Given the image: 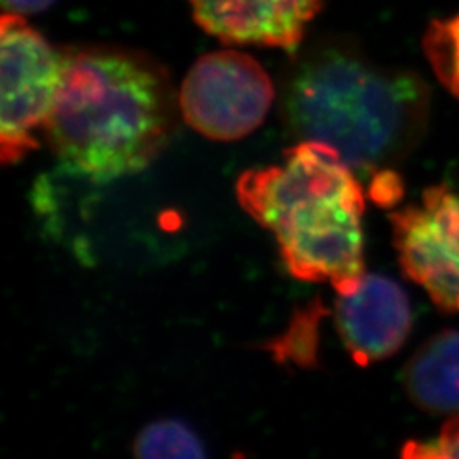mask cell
<instances>
[{
    "label": "cell",
    "instance_id": "obj_1",
    "mask_svg": "<svg viewBox=\"0 0 459 459\" xmlns=\"http://www.w3.org/2000/svg\"><path fill=\"white\" fill-rule=\"evenodd\" d=\"M279 113L296 142L324 143L349 167L373 172L422 143L430 89L415 72L381 65L351 39L322 38L290 62Z\"/></svg>",
    "mask_w": 459,
    "mask_h": 459
},
{
    "label": "cell",
    "instance_id": "obj_2",
    "mask_svg": "<svg viewBox=\"0 0 459 459\" xmlns=\"http://www.w3.org/2000/svg\"><path fill=\"white\" fill-rule=\"evenodd\" d=\"M176 117L164 66L134 49L85 45L64 49L62 82L43 130L66 170L111 182L155 160Z\"/></svg>",
    "mask_w": 459,
    "mask_h": 459
},
{
    "label": "cell",
    "instance_id": "obj_3",
    "mask_svg": "<svg viewBox=\"0 0 459 459\" xmlns=\"http://www.w3.org/2000/svg\"><path fill=\"white\" fill-rule=\"evenodd\" d=\"M342 157L324 143L298 142L281 165L246 170L237 199L278 242L288 273L352 293L364 271V193Z\"/></svg>",
    "mask_w": 459,
    "mask_h": 459
},
{
    "label": "cell",
    "instance_id": "obj_4",
    "mask_svg": "<svg viewBox=\"0 0 459 459\" xmlns=\"http://www.w3.org/2000/svg\"><path fill=\"white\" fill-rule=\"evenodd\" d=\"M0 160L14 165L39 147L34 133L45 128L55 106L64 51L51 47L24 16L9 11L0 21Z\"/></svg>",
    "mask_w": 459,
    "mask_h": 459
},
{
    "label": "cell",
    "instance_id": "obj_5",
    "mask_svg": "<svg viewBox=\"0 0 459 459\" xmlns=\"http://www.w3.org/2000/svg\"><path fill=\"white\" fill-rule=\"evenodd\" d=\"M274 85L263 65L235 49L197 58L182 81V119L214 142H237L255 132L274 100Z\"/></svg>",
    "mask_w": 459,
    "mask_h": 459
},
{
    "label": "cell",
    "instance_id": "obj_6",
    "mask_svg": "<svg viewBox=\"0 0 459 459\" xmlns=\"http://www.w3.org/2000/svg\"><path fill=\"white\" fill-rule=\"evenodd\" d=\"M398 263L447 313H459V195L432 186L420 203L390 214Z\"/></svg>",
    "mask_w": 459,
    "mask_h": 459
},
{
    "label": "cell",
    "instance_id": "obj_7",
    "mask_svg": "<svg viewBox=\"0 0 459 459\" xmlns=\"http://www.w3.org/2000/svg\"><path fill=\"white\" fill-rule=\"evenodd\" d=\"M335 327L356 364L383 361L398 352L411 333L409 296L394 279L366 274L352 293L337 298Z\"/></svg>",
    "mask_w": 459,
    "mask_h": 459
},
{
    "label": "cell",
    "instance_id": "obj_8",
    "mask_svg": "<svg viewBox=\"0 0 459 459\" xmlns=\"http://www.w3.org/2000/svg\"><path fill=\"white\" fill-rule=\"evenodd\" d=\"M197 26L225 45L296 49L322 0H189Z\"/></svg>",
    "mask_w": 459,
    "mask_h": 459
},
{
    "label": "cell",
    "instance_id": "obj_9",
    "mask_svg": "<svg viewBox=\"0 0 459 459\" xmlns=\"http://www.w3.org/2000/svg\"><path fill=\"white\" fill-rule=\"evenodd\" d=\"M403 385L419 409L430 413H458V330H443L420 345L407 362Z\"/></svg>",
    "mask_w": 459,
    "mask_h": 459
},
{
    "label": "cell",
    "instance_id": "obj_10",
    "mask_svg": "<svg viewBox=\"0 0 459 459\" xmlns=\"http://www.w3.org/2000/svg\"><path fill=\"white\" fill-rule=\"evenodd\" d=\"M133 455L147 459H195L206 455L196 432L181 420L162 419L140 430Z\"/></svg>",
    "mask_w": 459,
    "mask_h": 459
},
{
    "label": "cell",
    "instance_id": "obj_11",
    "mask_svg": "<svg viewBox=\"0 0 459 459\" xmlns=\"http://www.w3.org/2000/svg\"><path fill=\"white\" fill-rule=\"evenodd\" d=\"M424 49L439 82L459 99V16L432 22Z\"/></svg>",
    "mask_w": 459,
    "mask_h": 459
},
{
    "label": "cell",
    "instance_id": "obj_12",
    "mask_svg": "<svg viewBox=\"0 0 459 459\" xmlns=\"http://www.w3.org/2000/svg\"><path fill=\"white\" fill-rule=\"evenodd\" d=\"M324 313L320 301L296 313L286 333L271 344L278 361H293L298 366H312L316 362L318 322Z\"/></svg>",
    "mask_w": 459,
    "mask_h": 459
},
{
    "label": "cell",
    "instance_id": "obj_13",
    "mask_svg": "<svg viewBox=\"0 0 459 459\" xmlns=\"http://www.w3.org/2000/svg\"><path fill=\"white\" fill-rule=\"evenodd\" d=\"M403 456L424 459L459 458V411L455 419L446 422L441 434L436 439L405 444Z\"/></svg>",
    "mask_w": 459,
    "mask_h": 459
},
{
    "label": "cell",
    "instance_id": "obj_14",
    "mask_svg": "<svg viewBox=\"0 0 459 459\" xmlns=\"http://www.w3.org/2000/svg\"><path fill=\"white\" fill-rule=\"evenodd\" d=\"M402 193H403L402 182L390 169H383L381 172H377L371 182V196L377 204L390 206L400 199Z\"/></svg>",
    "mask_w": 459,
    "mask_h": 459
},
{
    "label": "cell",
    "instance_id": "obj_15",
    "mask_svg": "<svg viewBox=\"0 0 459 459\" xmlns=\"http://www.w3.org/2000/svg\"><path fill=\"white\" fill-rule=\"evenodd\" d=\"M53 2L55 0H2L5 11L16 13V14H21V16L47 11Z\"/></svg>",
    "mask_w": 459,
    "mask_h": 459
}]
</instances>
